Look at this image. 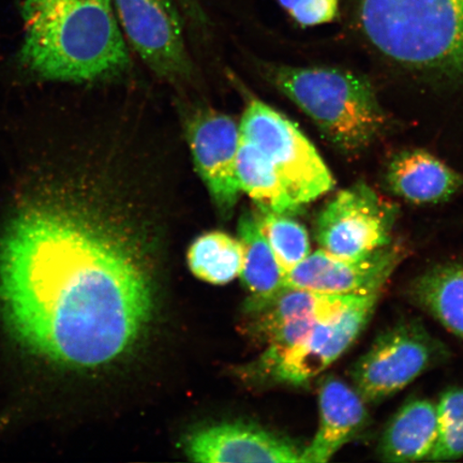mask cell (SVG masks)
<instances>
[{
	"instance_id": "obj_1",
	"label": "cell",
	"mask_w": 463,
	"mask_h": 463,
	"mask_svg": "<svg viewBox=\"0 0 463 463\" xmlns=\"http://www.w3.org/2000/svg\"><path fill=\"white\" fill-rule=\"evenodd\" d=\"M120 144L34 191L0 239V314L22 345L66 366H106L154 309L140 217L154 183Z\"/></svg>"
},
{
	"instance_id": "obj_2",
	"label": "cell",
	"mask_w": 463,
	"mask_h": 463,
	"mask_svg": "<svg viewBox=\"0 0 463 463\" xmlns=\"http://www.w3.org/2000/svg\"><path fill=\"white\" fill-rule=\"evenodd\" d=\"M21 61L37 77L61 82L113 78L130 57L113 0H19Z\"/></svg>"
},
{
	"instance_id": "obj_3",
	"label": "cell",
	"mask_w": 463,
	"mask_h": 463,
	"mask_svg": "<svg viewBox=\"0 0 463 463\" xmlns=\"http://www.w3.org/2000/svg\"><path fill=\"white\" fill-rule=\"evenodd\" d=\"M364 33L402 65L463 78V0H361Z\"/></svg>"
},
{
	"instance_id": "obj_4",
	"label": "cell",
	"mask_w": 463,
	"mask_h": 463,
	"mask_svg": "<svg viewBox=\"0 0 463 463\" xmlns=\"http://www.w3.org/2000/svg\"><path fill=\"white\" fill-rule=\"evenodd\" d=\"M275 83L345 153L369 146L385 124L372 85L334 68L277 69Z\"/></svg>"
},
{
	"instance_id": "obj_5",
	"label": "cell",
	"mask_w": 463,
	"mask_h": 463,
	"mask_svg": "<svg viewBox=\"0 0 463 463\" xmlns=\"http://www.w3.org/2000/svg\"><path fill=\"white\" fill-rule=\"evenodd\" d=\"M241 136L270 161L289 195L303 206L334 187L331 172L314 145L286 116L262 101L249 103L240 125Z\"/></svg>"
},
{
	"instance_id": "obj_6",
	"label": "cell",
	"mask_w": 463,
	"mask_h": 463,
	"mask_svg": "<svg viewBox=\"0 0 463 463\" xmlns=\"http://www.w3.org/2000/svg\"><path fill=\"white\" fill-rule=\"evenodd\" d=\"M444 347L418 322H403L374 340L352 372L354 389L370 403L395 395L443 360Z\"/></svg>"
},
{
	"instance_id": "obj_7",
	"label": "cell",
	"mask_w": 463,
	"mask_h": 463,
	"mask_svg": "<svg viewBox=\"0 0 463 463\" xmlns=\"http://www.w3.org/2000/svg\"><path fill=\"white\" fill-rule=\"evenodd\" d=\"M396 207L360 184L340 191L320 213L316 236L322 250L360 258L391 245Z\"/></svg>"
},
{
	"instance_id": "obj_8",
	"label": "cell",
	"mask_w": 463,
	"mask_h": 463,
	"mask_svg": "<svg viewBox=\"0 0 463 463\" xmlns=\"http://www.w3.org/2000/svg\"><path fill=\"white\" fill-rule=\"evenodd\" d=\"M379 295H373L328 320L318 322L297 344L273 356L263 367L274 379L303 385L338 361L355 343L372 318Z\"/></svg>"
},
{
	"instance_id": "obj_9",
	"label": "cell",
	"mask_w": 463,
	"mask_h": 463,
	"mask_svg": "<svg viewBox=\"0 0 463 463\" xmlns=\"http://www.w3.org/2000/svg\"><path fill=\"white\" fill-rule=\"evenodd\" d=\"M121 32L156 73L171 80L187 77L181 14L175 0H113Z\"/></svg>"
},
{
	"instance_id": "obj_10",
	"label": "cell",
	"mask_w": 463,
	"mask_h": 463,
	"mask_svg": "<svg viewBox=\"0 0 463 463\" xmlns=\"http://www.w3.org/2000/svg\"><path fill=\"white\" fill-rule=\"evenodd\" d=\"M402 258V249L391 245L360 258H339L320 249L287 271L285 287L338 297H373L380 294Z\"/></svg>"
},
{
	"instance_id": "obj_11",
	"label": "cell",
	"mask_w": 463,
	"mask_h": 463,
	"mask_svg": "<svg viewBox=\"0 0 463 463\" xmlns=\"http://www.w3.org/2000/svg\"><path fill=\"white\" fill-rule=\"evenodd\" d=\"M240 140V126L224 114L203 113L189 127L196 170L223 213L233 210L241 193L236 169Z\"/></svg>"
},
{
	"instance_id": "obj_12",
	"label": "cell",
	"mask_w": 463,
	"mask_h": 463,
	"mask_svg": "<svg viewBox=\"0 0 463 463\" xmlns=\"http://www.w3.org/2000/svg\"><path fill=\"white\" fill-rule=\"evenodd\" d=\"M184 451L190 460L205 463H303L304 449L262 428L223 422L191 434Z\"/></svg>"
},
{
	"instance_id": "obj_13",
	"label": "cell",
	"mask_w": 463,
	"mask_h": 463,
	"mask_svg": "<svg viewBox=\"0 0 463 463\" xmlns=\"http://www.w3.org/2000/svg\"><path fill=\"white\" fill-rule=\"evenodd\" d=\"M366 403L345 381L335 376L324 380L318 392L320 420L304 449L303 463H326L355 439L368 422Z\"/></svg>"
},
{
	"instance_id": "obj_14",
	"label": "cell",
	"mask_w": 463,
	"mask_h": 463,
	"mask_svg": "<svg viewBox=\"0 0 463 463\" xmlns=\"http://www.w3.org/2000/svg\"><path fill=\"white\" fill-rule=\"evenodd\" d=\"M387 184L398 196L415 204H434L461 187L462 178L424 150L404 152L391 162Z\"/></svg>"
},
{
	"instance_id": "obj_15",
	"label": "cell",
	"mask_w": 463,
	"mask_h": 463,
	"mask_svg": "<svg viewBox=\"0 0 463 463\" xmlns=\"http://www.w3.org/2000/svg\"><path fill=\"white\" fill-rule=\"evenodd\" d=\"M439 438L437 404L413 399L398 411L379 445L381 460L412 462L430 459Z\"/></svg>"
},
{
	"instance_id": "obj_16",
	"label": "cell",
	"mask_w": 463,
	"mask_h": 463,
	"mask_svg": "<svg viewBox=\"0 0 463 463\" xmlns=\"http://www.w3.org/2000/svg\"><path fill=\"white\" fill-rule=\"evenodd\" d=\"M410 294L420 308L463 340V263L428 269L413 281Z\"/></svg>"
},
{
	"instance_id": "obj_17",
	"label": "cell",
	"mask_w": 463,
	"mask_h": 463,
	"mask_svg": "<svg viewBox=\"0 0 463 463\" xmlns=\"http://www.w3.org/2000/svg\"><path fill=\"white\" fill-rule=\"evenodd\" d=\"M240 241L244 248L241 279L251 294L250 308L258 311L285 288V274L253 213L241 217Z\"/></svg>"
},
{
	"instance_id": "obj_18",
	"label": "cell",
	"mask_w": 463,
	"mask_h": 463,
	"mask_svg": "<svg viewBox=\"0 0 463 463\" xmlns=\"http://www.w3.org/2000/svg\"><path fill=\"white\" fill-rule=\"evenodd\" d=\"M236 169L241 190L257 203L260 211L292 215L302 208L289 195L270 161L241 136Z\"/></svg>"
},
{
	"instance_id": "obj_19",
	"label": "cell",
	"mask_w": 463,
	"mask_h": 463,
	"mask_svg": "<svg viewBox=\"0 0 463 463\" xmlns=\"http://www.w3.org/2000/svg\"><path fill=\"white\" fill-rule=\"evenodd\" d=\"M191 271L213 285H227L241 273L244 248L241 241L222 232L199 237L188 252Z\"/></svg>"
},
{
	"instance_id": "obj_20",
	"label": "cell",
	"mask_w": 463,
	"mask_h": 463,
	"mask_svg": "<svg viewBox=\"0 0 463 463\" xmlns=\"http://www.w3.org/2000/svg\"><path fill=\"white\" fill-rule=\"evenodd\" d=\"M257 217L260 231L283 274L302 262L311 252L309 236L302 224L288 215L269 211H260Z\"/></svg>"
},
{
	"instance_id": "obj_21",
	"label": "cell",
	"mask_w": 463,
	"mask_h": 463,
	"mask_svg": "<svg viewBox=\"0 0 463 463\" xmlns=\"http://www.w3.org/2000/svg\"><path fill=\"white\" fill-rule=\"evenodd\" d=\"M439 438L430 461L463 458V387L443 393L437 403Z\"/></svg>"
},
{
	"instance_id": "obj_22",
	"label": "cell",
	"mask_w": 463,
	"mask_h": 463,
	"mask_svg": "<svg viewBox=\"0 0 463 463\" xmlns=\"http://www.w3.org/2000/svg\"><path fill=\"white\" fill-rule=\"evenodd\" d=\"M302 26H316L331 22L338 13L339 0H278Z\"/></svg>"
},
{
	"instance_id": "obj_23",
	"label": "cell",
	"mask_w": 463,
	"mask_h": 463,
	"mask_svg": "<svg viewBox=\"0 0 463 463\" xmlns=\"http://www.w3.org/2000/svg\"><path fill=\"white\" fill-rule=\"evenodd\" d=\"M184 2L186 3V5H191L195 3V0H184Z\"/></svg>"
}]
</instances>
